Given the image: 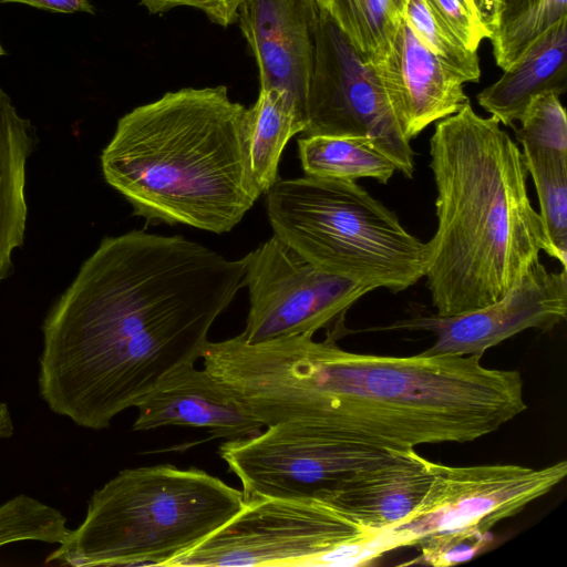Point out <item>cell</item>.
Wrapping results in <instances>:
<instances>
[{
	"mask_svg": "<svg viewBox=\"0 0 567 567\" xmlns=\"http://www.w3.org/2000/svg\"><path fill=\"white\" fill-rule=\"evenodd\" d=\"M34 147L30 121L0 87V284L12 274V252L24 241L27 161Z\"/></svg>",
	"mask_w": 567,
	"mask_h": 567,
	"instance_id": "cell-18",
	"label": "cell"
},
{
	"mask_svg": "<svg viewBox=\"0 0 567 567\" xmlns=\"http://www.w3.org/2000/svg\"><path fill=\"white\" fill-rule=\"evenodd\" d=\"M408 140L468 101L464 80L444 65L402 20L385 55L372 64Z\"/></svg>",
	"mask_w": 567,
	"mask_h": 567,
	"instance_id": "cell-14",
	"label": "cell"
},
{
	"mask_svg": "<svg viewBox=\"0 0 567 567\" xmlns=\"http://www.w3.org/2000/svg\"><path fill=\"white\" fill-rule=\"evenodd\" d=\"M359 54L380 61L404 19L409 0H316Z\"/></svg>",
	"mask_w": 567,
	"mask_h": 567,
	"instance_id": "cell-21",
	"label": "cell"
},
{
	"mask_svg": "<svg viewBox=\"0 0 567 567\" xmlns=\"http://www.w3.org/2000/svg\"><path fill=\"white\" fill-rule=\"evenodd\" d=\"M430 486L416 509L379 534L381 555L416 546L433 566L471 559L501 520L522 512L567 475V462L542 468L517 464L450 466L427 460Z\"/></svg>",
	"mask_w": 567,
	"mask_h": 567,
	"instance_id": "cell-7",
	"label": "cell"
},
{
	"mask_svg": "<svg viewBox=\"0 0 567 567\" xmlns=\"http://www.w3.org/2000/svg\"><path fill=\"white\" fill-rule=\"evenodd\" d=\"M481 359L354 353L310 336L248 343L238 334L217 346L212 371L264 427L302 422L346 442L402 452L473 442L527 409L520 373Z\"/></svg>",
	"mask_w": 567,
	"mask_h": 567,
	"instance_id": "cell-2",
	"label": "cell"
},
{
	"mask_svg": "<svg viewBox=\"0 0 567 567\" xmlns=\"http://www.w3.org/2000/svg\"><path fill=\"white\" fill-rule=\"evenodd\" d=\"M564 18H567V0H496L489 23L496 64L506 70Z\"/></svg>",
	"mask_w": 567,
	"mask_h": 567,
	"instance_id": "cell-22",
	"label": "cell"
},
{
	"mask_svg": "<svg viewBox=\"0 0 567 567\" xmlns=\"http://www.w3.org/2000/svg\"><path fill=\"white\" fill-rule=\"evenodd\" d=\"M135 408V431L196 427L214 437L236 440L264 429L204 367L198 369L196 364L167 377Z\"/></svg>",
	"mask_w": 567,
	"mask_h": 567,
	"instance_id": "cell-15",
	"label": "cell"
},
{
	"mask_svg": "<svg viewBox=\"0 0 567 567\" xmlns=\"http://www.w3.org/2000/svg\"><path fill=\"white\" fill-rule=\"evenodd\" d=\"M246 266V256L228 259L177 235L104 237L42 324V400L79 426L109 427L202 359Z\"/></svg>",
	"mask_w": 567,
	"mask_h": 567,
	"instance_id": "cell-1",
	"label": "cell"
},
{
	"mask_svg": "<svg viewBox=\"0 0 567 567\" xmlns=\"http://www.w3.org/2000/svg\"><path fill=\"white\" fill-rule=\"evenodd\" d=\"M567 269L549 271L537 261L498 301L455 316H419L370 330L429 331L434 343L424 354L483 357L485 351L527 329L553 330L566 319Z\"/></svg>",
	"mask_w": 567,
	"mask_h": 567,
	"instance_id": "cell-12",
	"label": "cell"
},
{
	"mask_svg": "<svg viewBox=\"0 0 567 567\" xmlns=\"http://www.w3.org/2000/svg\"><path fill=\"white\" fill-rule=\"evenodd\" d=\"M475 2L483 17V20L485 21L486 25L489 29V23L493 17L496 0H475Z\"/></svg>",
	"mask_w": 567,
	"mask_h": 567,
	"instance_id": "cell-30",
	"label": "cell"
},
{
	"mask_svg": "<svg viewBox=\"0 0 567 567\" xmlns=\"http://www.w3.org/2000/svg\"><path fill=\"white\" fill-rule=\"evenodd\" d=\"M539 203L547 255L567 269V158L522 152Z\"/></svg>",
	"mask_w": 567,
	"mask_h": 567,
	"instance_id": "cell-23",
	"label": "cell"
},
{
	"mask_svg": "<svg viewBox=\"0 0 567 567\" xmlns=\"http://www.w3.org/2000/svg\"><path fill=\"white\" fill-rule=\"evenodd\" d=\"M437 227L424 277L439 316H455L506 296L548 244L527 194L518 145L470 100L439 121L430 140Z\"/></svg>",
	"mask_w": 567,
	"mask_h": 567,
	"instance_id": "cell-3",
	"label": "cell"
},
{
	"mask_svg": "<svg viewBox=\"0 0 567 567\" xmlns=\"http://www.w3.org/2000/svg\"><path fill=\"white\" fill-rule=\"evenodd\" d=\"M302 134L367 137L396 171L406 178L413 176L411 141L402 132L373 65L320 7Z\"/></svg>",
	"mask_w": 567,
	"mask_h": 567,
	"instance_id": "cell-11",
	"label": "cell"
},
{
	"mask_svg": "<svg viewBox=\"0 0 567 567\" xmlns=\"http://www.w3.org/2000/svg\"><path fill=\"white\" fill-rule=\"evenodd\" d=\"M243 0H141L150 13H163L177 7H190L203 11L220 27H228L238 20Z\"/></svg>",
	"mask_w": 567,
	"mask_h": 567,
	"instance_id": "cell-28",
	"label": "cell"
},
{
	"mask_svg": "<svg viewBox=\"0 0 567 567\" xmlns=\"http://www.w3.org/2000/svg\"><path fill=\"white\" fill-rule=\"evenodd\" d=\"M246 258L249 311L239 336L248 343L313 337L321 329L337 341L348 332V310L371 291L316 267L274 235Z\"/></svg>",
	"mask_w": 567,
	"mask_h": 567,
	"instance_id": "cell-10",
	"label": "cell"
},
{
	"mask_svg": "<svg viewBox=\"0 0 567 567\" xmlns=\"http://www.w3.org/2000/svg\"><path fill=\"white\" fill-rule=\"evenodd\" d=\"M518 121L515 137L523 152L567 158V116L557 94L535 96Z\"/></svg>",
	"mask_w": 567,
	"mask_h": 567,
	"instance_id": "cell-26",
	"label": "cell"
},
{
	"mask_svg": "<svg viewBox=\"0 0 567 567\" xmlns=\"http://www.w3.org/2000/svg\"><path fill=\"white\" fill-rule=\"evenodd\" d=\"M318 13L316 0H243L238 10L260 89L286 92L306 122Z\"/></svg>",
	"mask_w": 567,
	"mask_h": 567,
	"instance_id": "cell-13",
	"label": "cell"
},
{
	"mask_svg": "<svg viewBox=\"0 0 567 567\" xmlns=\"http://www.w3.org/2000/svg\"><path fill=\"white\" fill-rule=\"evenodd\" d=\"M567 90V18L536 39L493 84L477 94L478 104L511 126L537 95Z\"/></svg>",
	"mask_w": 567,
	"mask_h": 567,
	"instance_id": "cell-17",
	"label": "cell"
},
{
	"mask_svg": "<svg viewBox=\"0 0 567 567\" xmlns=\"http://www.w3.org/2000/svg\"><path fill=\"white\" fill-rule=\"evenodd\" d=\"M378 537L322 501L256 497L169 567L360 565L381 555Z\"/></svg>",
	"mask_w": 567,
	"mask_h": 567,
	"instance_id": "cell-8",
	"label": "cell"
},
{
	"mask_svg": "<svg viewBox=\"0 0 567 567\" xmlns=\"http://www.w3.org/2000/svg\"><path fill=\"white\" fill-rule=\"evenodd\" d=\"M241 489L199 468L158 464L118 472L89 503L47 563L165 566L215 533L245 504Z\"/></svg>",
	"mask_w": 567,
	"mask_h": 567,
	"instance_id": "cell-5",
	"label": "cell"
},
{
	"mask_svg": "<svg viewBox=\"0 0 567 567\" xmlns=\"http://www.w3.org/2000/svg\"><path fill=\"white\" fill-rule=\"evenodd\" d=\"M4 53H6V52H4V50H3V48H2V45H1V43H0V56H2Z\"/></svg>",
	"mask_w": 567,
	"mask_h": 567,
	"instance_id": "cell-31",
	"label": "cell"
},
{
	"mask_svg": "<svg viewBox=\"0 0 567 567\" xmlns=\"http://www.w3.org/2000/svg\"><path fill=\"white\" fill-rule=\"evenodd\" d=\"M404 19L420 41L464 82L481 78L477 52L471 51L450 31L425 0H409Z\"/></svg>",
	"mask_w": 567,
	"mask_h": 567,
	"instance_id": "cell-25",
	"label": "cell"
},
{
	"mask_svg": "<svg viewBox=\"0 0 567 567\" xmlns=\"http://www.w3.org/2000/svg\"><path fill=\"white\" fill-rule=\"evenodd\" d=\"M439 19L471 51L477 52L481 42L489 39L475 0H425Z\"/></svg>",
	"mask_w": 567,
	"mask_h": 567,
	"instance_id": "cell-27",
	"label": "cell"
},
{
	"mask_svg": "<svg viewBox=\"0 0 567 567\" xmlns=\"http://www.w3.org/2000/svg\"><path fill=\"white\" fill-rule=\"evenodd\" d=\"M69 530L61 511L32 496L17 495L0 505V547L20 542L58 545Z\"/></svg>",
	"mask_w": 567,
	"mask_h": 567,
	"instance_id": "cell-24",
	"label": "cell"
},
{
	"mask_svg": "<svg viewBox=\"0 0 567 567\" xmlns=\"http://www.w3.org/2000/svg\"><path fill=\"white\" fill-rule=\"evenodd\" d=\"M266 195L274 236L316 267L371 291H403L424 277L427 244L355 181L278 178Z\"/></svg>",
	"mask_w": 567,
	"mask_h": 567,
	"instance_id": "cell-6",
	"label": "cell"
},
{
	"mask_svg": "<svg viewBox=\"0 0 567 567\" xmlns=\"http://www.w3.org/2000/svg\"><path fill=\"white\" fill-rule=\"evenodd\" d=\"M395 453L346 442L302 422L277 423L218 447L239 480L245 501L276 497L329 504L343 481Z\"/></svg>",
	"mask_w": 567,
	"mask_h": 567,
	"instance_id": "cell-9",
	"label": "cell"
},
{
	"mask_svg": "<svg viewBox=\"0 0 567 567\" xmlns=\"http://www.w3.org/2000/svg\"><path fill=\"white\" fill-rule=\"evenodd\" d=\"M298 152L308 176L350 181L369 177L386 184L396 171L394 163L367 137L302 135Z\"/></svg>",
	"mask_w": 567,
	"mask_h": 567,
	"instance_id": "cell-20",
	"label": "cell"
},
{
	"mask_svg": "<svg viewBox=\"0 0 567 567\" xmlns=\"http://www.w3.org/2000/svg\"><path fill=\"white\" fill-rule=\"evenodd\" d=\"M24 3L41 10L62 13H94L90 0H0V3Z\"/></svg>",
	"mask_w": 567,
	"mask_h": 567,
	"instance_id": "cell-29",
	"label": "cell"
},
{
	"mask_svg": "<svg viewBox=\"0 0 567 567\" xmlns=\"http://www.w3.org/2000/svg\"><path fill=\"white\" fill-rule=\"evenodd\" d=\"M306 126V120L286 92L259 90L255 104L247 109L246 140L251 175L260 194H266L279 178L285 146Z\"/></svg>",
	"mask_w": 567,
	"mask_h": 567,
	"instance_id": "cell-19",
	"label": "cell"
},
{
	"mask_svg": "<svg viewBox=\"0 0 567 567\" xmlns=\"http://www.w3.org/2000/svg\"><path fill=\"white\" fill-rule=\"evenodd\" d=\"M246 115L224 85L167 92L118 120L103 177L147 221L227 233L260 196Z\"/></svg>",
	"mask_w": 567,
	"mask_h": 567,
	"instance_id": "cell-4",
	"label": "cell"
},
{
	"mask_svg": "<svg viewBox=\"0 0 567 567\" xmlns=\"http://www.w3.org/2000/svg\"><path fill=\"white\" fill-rule=\"evenodd\" d=\"M430 483L427 460L414 449L408 450L348 477L333 492L330 504L380 534L411 516Z\"/></svg>",
	"mask_w": 567,
	"mask_h": 567,
	"instance_id": "cell-16",
	"label": "cell"
}]
</instances>
